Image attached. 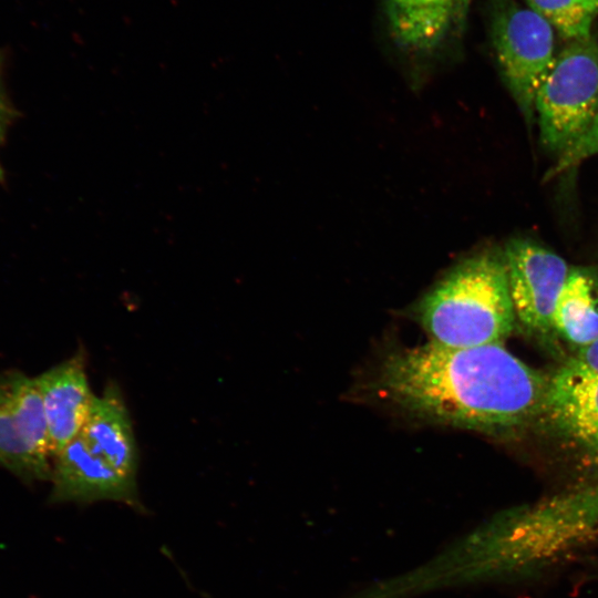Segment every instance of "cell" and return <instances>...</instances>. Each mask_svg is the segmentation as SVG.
Instances as JSON below:
<instances>
[{"label": "cell", "mask_w": 598, "mask_h": 598, "mask_svg": "<svg viewBox=\"0 0 598 598\" xmlns=\"http://www.w3.org/2000/svg\"><path fill=\"white\" fill-rule=\"evenodd\" d=\"M377 383L415 417L499 435L544 414L549 378L502 343L451 348L429 341L390 352Z\"/></svg>", "instance_id": "cell-1"}, {"label": "cell", "mask_w": 598, "mask_h": 598, "mask_svg": "<svg viewBox=\"0 0 598 598\" xmlns=\"http://www.w3.org/2000/svg\"><path fill=\"white\" fill-rule=\"evenodd\" d=\"M598 540V483L502 513L473 543L476 575L529 580Z\"/></svg>", "instance_id": "cell-2"}, {"label": "cell", "mask_w": 598, "mask_h": 598, "mask_svg": "<svg viewBox=\"0 0 598 598\" xmlns=\"http://www.w3.org/2000/svg\"><path fill=\"white\" fill-rule=\"evenodd\" d=\"M413 317L440 346L502 343L516 324L503 252L455 265L416 302Z\"/></svg>", "instance_id": "cell-3"}, {"label": "cell", "mask_w": 598, "mask_h": 598, "mask_svg": "<svg viewBox=\"0 0 598 598\" xmlns=\"http://www.w3.org/2000/svg\"><path fill=\"white\" fill-rule=\"evenodd\" d=\"M598 116V41L591 34L566 41L535 96V120L546 150L558 156Z\"/></svg>", "instance_id": "cell-4"}, {"label": "cell", "mask_w": 598, "mask_h": 598, "mask_svg": "<svg viewBox=\"0 0 598 598\" xmlns=\"http://www.w3.org/2000/svg\"><path fill=\"white\" fill-rule=\"evenodd\" d=\"M489 39L502 79L527 124L535 120L537 90L555 60V30L515 0H488Z\"/></svg>", "instance_id": "cell-5"}, {"label": "cell", "mask_w": 598, "mask_h": 598, "mask_svg": "<svg viewBox=\"0 0 598 598\" xmlns=\"http://www.w3.org/2000/svg\"><path fill=\"white\" fill-rule=\"evenodd\" d=\"M474 0H379L385 35L414 64L457 51L465 38Z\"/></svg>", "instance_id": "cell-6"}, {"label": "cell", "mask_w": 598, "mask_h": 598, "mask_svg": "<svg viewBox=\"0 0 598 598\" xmlns=\"http://www.w3.org/2000/svg\"><path fill=\"white\" fill-rule=\"evenodd\" d=\"M0 466L25 480H51L52 454L35 378L0 374Z\"/></svg>", "instance_id": "cell-7"}, {"label": "cell", "mask_w": 598, "mask_h": 598, "mask_svg": "<svg viewBox=\"0 0 598 598\" xmlns=\"http://www.w3.org/2000/svg\"><path fill=\"white\" fill-rule=\"evenodd\" d=\"M516 323L540 338L554 333L553 316L570 267L556 252L526 238L503 251Z\"/></svg>", "instance_id": "cell-8"}, {"label": "cell", "mask_w": 598, "mask_h": 598, "mask_svg": "<svg viewBox=\"0 0 598 598\" xmlns=\"http://www.w3.org/2000/svg\"><path fill=\"white\" fill-rule=\"evenodd\" d=\"M50 481L55 502L111 499L138 505L136 481L91 453L79 436L53 457Z\"/></svg>", "instance_id": "cell-9"}, {"label": "cell", "mask_w": 598, "mask_h": 598, "mask_svg": "<svg viewBox=\"0 0 598 598\" xmlns=\"http://www.w3.org/2000/svg\"><path fill=\"white\" fill-rule=\"evenodd\" d=\"M48 426L52 461L81 432L95 395L92 393L83 351L35 378Z\"/></svg>", "instance_id": "cell-10"}, {"label": "cell", "mask_w": 598, "mask_h": 598, "mask_svg": "<svg viewBox=\"0 0 598 598\" xmlns=\"http://www.w3.org/2000/svg\"><path fill=\"white\" fill-rule=\"evenodd\" d=\"M543 415L561 434L598 457V374L567 361L549 378Z\"/></svg>", "instance_id": "cell-11"}, {"label": "cell", "mask_w": 598, "mask_h": 598, "mask_svg": "<svg viewBox=\"0 0 598 598\" xmlns=\"http://www.w3.org/2000/svg\"><path fill=\"white\" fill-rule=\"evenodd\" d=\"M78 436L91 453L124 476L136 481L137 445L130 413L117 384L110 382L102 396L95 395Z\"/></svg>", "instance_id": "cell-12"}, {"label": "cell", "mask_w": 598, "mask_h": 598, "mask_svg": "<svg viewBox=\"0 0 598 598\" xmlns=\"http://www.w3.org/2000/svg\"><path fill=\"white\" fill-rule=\"evenodd\" d=\"M553 328L554 333L579 349L598 338V272L570 267L556 302Z\"/></svg>", "instance_id": "cell-13"}, {"label": "cell", "mask_w": 598, "mask_h": 598, "mask_svg": "<svg viewBox=\"0 0 598 598\" xmlns=\"http://www.w3.org/2000/svg\"><path fill=\"white\" fill-rule=\"evenodd\" d=\"M559 35L568 40L591 35L598 16L596 0H525Z\"/></svg>", "instance_id": "cell-14"}, {"label": "cell", "mask_w": 598, "mask_h": 598, "mask_svg": "<svg viewBox=\"0 0 598 598\" xmlns=\"http://www.w3.org/2000/svg\"><path fill=\"white\" fill-rule=\"evenodd\" d=\"M598 155V116L588 131L567 151L560 154L548 172L549 177H554L584 162L587 158Z\"/></svg>", "instance_id": "cell-15"}, {"label": "cell", "mask_w": 598, "mask_h": 598, "mask_svg": "<svg viewBox=\"0 0 598 598\" xmlns=\"http://www.w3.org/2000/svg\"><path fill=\"white\" fill-rule=\"evenodd\" d=\"M569 362L587 372L598 374V338L580 348Z\"/></svg>", "instance_id": "cell-16"}, {"label": "cell", "mask_w": 598, "mask_h": 598, "mask_svg": "<svg viewBox=\"0 0 598 598\" xmlns=\"http://www.w3.org/2000/svg\"><path fill=\"white\" fill-rule=\"evenodd\" d=\"M4 122H6V110H4L3 103L0 101V141L3 137ZM1 178H2V169L0 167V179Z\"/></svg>", "instance_id": "cell-17"}, {"label": "cell", "mask_w": 598, "mask_h": 598, "mask_svg": "<svg viewBox=\"0 0 598 598\" xmlns=\"http://www.w3.org/2000/svg\"><path fill=\"white\" fill-rule=\"evenodd\" d=\"M594 571L598 575V560L592 563Z\"/></svg>", "instance_id": "cell-18"}, {"label": "cell", "mask_w": 598, "mask_h": 598, "mask_svg": "<svg viewBox=\"0 0 598 598\" xmlns=\"http://www.w3.org/2000/svg\"><path fill=\"white\" fill-rule=\"evenodd\" d=\"M596 2L598 3V0H596Z\"/></svg>", "instance_id": "cell-19"}]
</instances>
